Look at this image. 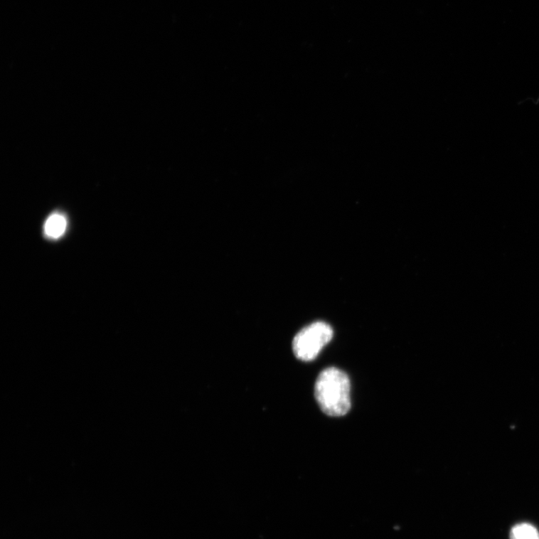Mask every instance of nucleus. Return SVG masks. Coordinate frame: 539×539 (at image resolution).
Wrapping results in <instances>:
<instances>
[{
    "label": "nucleus",
    "instance_id": "f257e3e1",
    "mask_svg": "<svg viewBox=\"0 0 539 539\" xmlns=\"http://www.w3.org/2000/svg\"><path fill=\"white\" fill-rule=\"evenodd\" d=\"M315 395L323 412L331 417H343L351 409V383L348 376L338 368H326L316 383Z\"/></svg>",
    "mask_w": 539,
    "mask_h": 539
},
{
    "label": "nucleus",
    "instance_id": "f03ea898",
    "mask_svg": "<svg viewBox=\"0 0 539 539\" xmlns=\"http://www.w3.org/2000/svg\"><path fill=\"white\" fill-rule=\"evenodd\" d=\"M333 336V329L327 323L317 321L306 326L293 340L294 356L305 362L315 360Z\"/></svg>",
    "mask_w": 539,
    "mask_h": 539
},
{
    "label": "nucleus",
    "instance_id": "7ed1b4c3",
    "mask_svg": "<svg viewBox=\"0 0 539 539\" xmlns=\"http://www.w3.org/2000/svg\"><path fill=\"white\" fill-rule=\"evenodd\" d=\"M66 228V218L60 213H54L46 220L45 233L49 238L58 239L65 234Z\"/></svg>",
    "mask_w": 539,
    "mask_h": 539
},
{
    "label": "nucleus",
    "instance_id": "20e7f679",
    "mask_svg": "<svg viewBox=\"0 0 539 539\" xmlns=\"http://www.w3.org/2000/svg\"><path fill=\"white\" fill-rule=\"evenodd\" d=\"M510 539H539V532L533 525L521 523L511 530Z\"/></svg>",
    "mask_w": 539,
    "mask_h": 539
}]
</instances>
